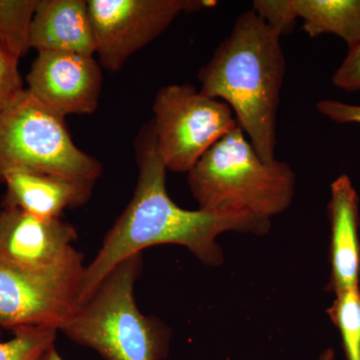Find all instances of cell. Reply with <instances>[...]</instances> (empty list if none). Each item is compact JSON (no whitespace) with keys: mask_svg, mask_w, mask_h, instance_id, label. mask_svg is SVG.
Listing matches in <instances>:
<instances>
[{"mask_svg":"<svg viewBox=\"0 0 360 360\" xmlns=\"http://www.w3.org/2000/svg\"><path fill=\"white\" fill-rule=\"evenodd\" d=\"M142 267V253L116 265L61 331L105 360L167 359L172 329L141 314L135 300Z\"/></svg>","mask_w":360,"mask_h":360,"instance_id":"obj_4","label":"cell"},{"mask_svg":"<svg viewBox=\"0 0 360 360\" xmlns=\"http://www.w3.org/2000/svg\"><path fill=\"white\" fill-rule=\"evenodd\" d=\"M328 215L330 274L326 290L335 295L359 286V198L347 174H341L331 184Z\"/></svg>","mask_w":360,"mask_h":360,"instance_id":"obj_11","label":"cell"},{"mask_svg":"<svg viewBox=\"0 0 360 360\" xmlns=\"http://www.w3.org/2000/svg\"><path fill=\"white\" fill-rule=\"evenodd\" d=\"M18 61L0 44V113L25 90Z\"/></svg>","mask_w":360,"mask_h":360,"instance_id":"obj_19","label":"cell"},{"mask_svg":"<svg viewBox=\"0 0 360 360\" xmlns=\"http://www.w3.org/2000/svg\"><path fill=\"white\" fill-rule=\"evenodd\" d=\"M6 186L0 207L20 208L41 219H61L66 210L89 200L94 184L37 170L18 168L6 172Z\"/></svg>","mask_w":360,"mask_h":360,"instance_id":"obj_12","label":"cell"},{"mask_svg":"<svg viewBox=\"0 0 360 360\" xmlns=\"http://www.w3.org/2000/svg\"><path fill=\"white\" fill-rule=\"evenodd\" d=\"M252 11L281 37L290 32L297 20L291 0H257Z\"/></svg>","mask_w":360,"mask_h":360,"instance_id":"obj_18","label":"cell"},{"mask_svg":"<svg viewBox=\"0 0 360 360\" xmlns=\"http://www.w3.org/2000/svg\"><path fill=\"white\" fill-rule=\"evenodd\" d=\"M316 110L338 124H360V105L335 99H323L316 103Z\"/></svg>","mask_w":360,"mask_h":360,"instance_id":"obj_21","label":"cell"},{"mask_svg":"<svg viewBox=\"0 0 360 360\" xmlns=\"http://www.w3.org/2000/svg\"><path fill=\"white\" fill-rule=\"evenodd\" d=\"M18 168L91 184L103 172L101 162L75 146L65 118L27 89L0 113V184L6 172Z\"/></svg>","mask_w":360,"mask_h":360,"instance_id":"obj_5","label":"cell"},{"mask_svg":"<svg viewBox=\"0 0 360 360\" xmlns=\"http://www.w3.org/2000/svg\"><path fill=\"white\" fill-rule=\"evenodd\" d=\"M139 179L131 200L104 236L96 257L87 266L79 285V303L89 300L104 277L131 255L151 246H184L208 266L224 262L217 243L220 234L243 232L264 236L271 220L250 214L187 210L170 198L167 189V169L156 149L153 122L136 139Z\"/></svg>","mask_w":360,"mask_h":360,"instance_id":"obj_1","label":"cell"},{"mask_svg":"<svg viewBox=\"0 0 360 360\" xmlns=\"http://www.w3.org/2000/svg\"><path fill=\"white\" fill-rule=\"evenodd\" d=\"M1 338H2V330H1V329H0V341H1Z\"/></svg>","mask_w":360,"mask_h":360,"instance_id":"obj_24","label":"cell"},{"mask_svg":"<svg viewBox=\"0 0 360 360\" xmlns=\"http://www.w3.org/2000/svg\"><path fill=\"white\" fill-rule=\"evenodd\" d=\"M77 229L20 208L0 207V264L25 274H49L84 255L73 246Z\"/></svg>","mask_w":360,"mask_h":360,"instance_id":"obj_9","label":"cell"},{"mask_svg":"<svg viewBox=\"0 0 360 360\" xmlns=\"http://www.w3.org/2000/svg\"><path fill=\"white\" fill-rule=\"evenodd\" d=\"M30 49L94 56L96 39L87 0H37Z\"/></svg>","mask_w":360,"mask_h":360,"instance_id":"obj_13","label":"cell"},{"mask_svg":"<svg viewBox=\"0 0 360 360\" xmlns=\"http://www.w3.org/2000/svg\"><path fill=\"white\" fill-rule=\"evenodd\" d=\"M329 319L340 331L345 360H360V288L335 295Z\"/></svg>","mask_w":360,"mask_h":360,"instance_id":"obj_16","label":"cell"},{"mask_svg":"<svg viewBox=\"0 0 360 360\" xmlns=\"http://www.w3.org/2000/svg\"><path fill=\"white\" fill-rule=\"evenodd\" d=\"M84 269V255L42 274L16 271L0 264V329L13 333L47 326L61 331L80 307Z\"/></svg>","mask_w":360,"mask_h":360,"instance_id":"obj_8","label":"cell"},{"mask_svg":"<svg viewBox=\"0 0 360 360\" xmlns=\"http://www.w3.org/2000/svg\"><path fill=\"white\" fill-rule=\"evenodd\" d=\"M58 333L47 326L18 329L11 340L0 341V360H39L47 348L56 345Z\"/></svg>","mask_w":360,"mask_h":360,"instance_id":"obj_17","label":"cell"},{"mask_svg":"<svg viewBox=\"0 0 360 360\" xmlns=\"http://www.w3.org/2000/svg\"><path fill=\"white\" fill-rule=\"evenodd\" d=\"M281 37L252 9L245 11L198 75L200 91L231 108L264 161L276 160L277 110L286 70Z\"/></svg>","mask_w":360,"mask_h":360,"instance_id":"obj_2","label":"cell"},{"mask_svg":"<svg viewBox=\"0 0 360 360\" xmlns=\"http://www.w3.org/2000/svg\"><path fill=\"white\" fill-rule=\"evenodd\" d=\"M333 84L350 94L360 92V42L348 49L347 56L333 73Z\"/></svg>","mask_w":360,"mask_h":360,"instance_id":"obj_20","label":"cell"},{"mask_svg":"<svg viewBox=\"0 0 360 360\" xmlns=\"http://www.w3.org/2000/svg\"><path fill=\"white\" fill-rule=\"evenodd\" d=\"M319 360H335V352L333 347L326 348L319 355Z\"/></svg>","mask_w":360,"mask_h":360,"instance_id":"obj_23","label":"cell"},{"mask_svg":"<svg viewBox=\"0 0 360 360\" xmlns=\"http://www.w3.org/2000/svg\"><path fill=\"white\" fill-rule=\"evenodd\" d=\"M101 68L94 56L39 52L26 77L27 90L63 117L92 115L98 108L103 87Z\"/></svg>","mask_w":360,"mask_h":360,"instance_id":"obj_10","label":"cell"},{"mask_svg":"<svg viewBox=\"0 0 360 360\" xmlns=\"http://www.w3.org/2000/svg\"><path fill=\"white\" fill-rule=\"evenodd\" d=\"M39 360H65L59 354L58 348L56 345H52L51 347L47 348L46 350L42 354L41 356L39 357Z\"/></svg>","mask_w":360,"mask_h":360,"instance_id":"obj_22","label":"cell"},{"mask_svg":"<svg viewBox=\"0 0 360 360\" xmlns=\"http://www.w3.org/2000/svg\"><path fill=\"white\" fill-rule=\"evenodd\" d=\"M198 210L271 220L290 207L296 174L288 162L264 161L238 127L187 174Z\"/></svg>","mask_w":360,"mask_h":360,"instance_id":"obj_3","label":"cell"},{"mask_svg":"<svg viewBox=\"0 0 360 360\" xmlns=\"http://www.w3.org/2000/svg\"><path fill=\"white\" fill-rule=\"evenodd\" d=\"M310 37L333 34L348 49L360 42V0H291Z\"/></svg>","mask_w":360,"mask_h":360,"instance_id":"obj_14","label":"cell"},{"mask_svg":"<svg viewBox=\"0 0 360 360\" xmlns=\"http://www.w3.org/2000/svg\"><path fill=\"white\" fill-rule=\"evenodd\" d=\"M98 63L118 71L160 37L182 13L217 6L212 0H87Z\"/></svg>","mask_w":360,"mask_h":360,"instance_id":"obj_7","label":"cell"},{"mask_svg":"<svg viewBox=\"0 0 360 360\" xmlns=\"http://www.w3.org/2000/svg\"><path fill=\"white\" fill-rule=\"evenodd\" d=\"M156 149L165 168L188 174L200 158L238 127L224 101L191 84L161 87L153 105Z\"/></svg>","mask_w":360,"mask_h":360,"instance_id":"obj_6","label":"cell"},{"mask_svg":"<svg viewBox=\"0 0 360 360\" xmlns=\"http://www.w3.org/2000/svg\"><path fill=\"white\" fill-rule=\"evenodd\" d=\"M37 0H0V44L18 60L30 49Z\"/></svg>","mask_w":360,"mask_h":360,"instance_id":"obj_15","label":"cell"}]
</instances>
